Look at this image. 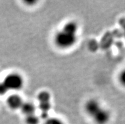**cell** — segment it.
Returning a JSON list of instances; mask_svg holds the SVG:
<instances>
[{
  "label": "cell",
  "instance_id": "6da1fadb",
  "mask_svg": "<svg viewBox=\"0 0 125 124\" xmlns=\"http://www.w3.org/2000/svg\"><path fill=\"white\" fill-rule=\"evenodd\" d=\"M78 31V25L76 22L74 21L67 22L55 36V44L61 49L71 48L77 42Z\"/></svg>",
  "mask_w": 125,
  "mask_h": 124
},
{
  "label": "cell",
  "instance_id": "7a4b0ae2",
  "mask_svg": "<svg viewBox=\"0 0 125 124\" xmlns=\"http://www.w3.org/2000/svg\"><path fill=\"white\" fill-rule=\"evenodd\" d=\"M3 82L7 89L11 91H18L21 89L24 86V79L18 73H11L6 76Z\"/></svg>",
  "mask_w": 125,
  "mask_h": 124
},
{
  "label": "cell",
  "instance_id": "3957f363",
  "mask_svg": "<svg viewBox=\"0 0 125 124\" xmlns=\"http://www.w3.org/2000/svg\"><path fill=\"white\" fill-rule=\"evenodd\" d=\"M92 118L97 124H107L111 118V113L107 110L102 107Z\"/></svg>",
  "mask_w": 125,
  "mask_h": 124
},
{
  "label": "cell",
  "instance_id": "277c9868",
  "mask_svg": "<svg viewBox=\"0 0 125 124\" xmlns=\"http://www.w3.org/2000/svg\"><path fill=\"white\" fill-rule=\"evenodd\" d=\"M100 103L94 99H91L86 103L84 105V109L88 115L92 117L102 108Z\"/></svg>",
  "mask_w": 125,
  "mask_h": 124
},
{
  "label": "cell",
  "instance_id": "5b68a950",
  "mask_svg": "<svg viewBox=\"0 0 125 124\" xmlns=\"http://www.w3.org/2000/svg\"><path fill=\"white\" fill-rule=\"evenodd\" d=\"M8 106L12 110L21 109L22 104L24 103L22 97L17 94H12L10 96L6 101Z\"/></svg>",
  "mask_w": 125,
  "mask_h": 124
},
{
  "label": "cell",
  "instance_id": "8992f818",
  "mask_svg": "<svg viewBox=\"0 0 125 124\" xmlns=\"http://www.w3.org/2000/svg\"><path fill=\"white\" fill-rule=\"evenodd\" d=\"M22 113L25 115V116L35 114L36 112V106L32 103L25 102L23 103L21 108Z\"/></svg>",
  "mask_w": 125,
  "mask_h": 124
},
{
  "label": "cell",
  "instance_id": "52a82bcc",
  "mask_svg": "<svg viewBox=\"0 0 125 124\" xmlns=\"http://www.w3.org/2000/svg\"><path fill=\"white\" fill-rule=\"evenodd\" d=\"M51 99V95L48 91H41L38 96V99L39 103L50 102Z\"/></svg>",
  "mask_w": 125,
  "mask_h": 124
},
{
  "label": "cell",
  "instance_id": "ba28073f",
  "mask_svg": "<svg viewBox=\"0 0 125 124\" xmlns=\"http://www.w3.org/2000/svg\"><path fill=\"white\" fill-rule=\"evenodd\" d=\"M25 122L26 124H39L40 122V118L35 114L25 116Z\"/></svg>",
  "mask_w": 125,
  "mask_h": 124
},
{
  "label": "cell",
  "instance_id": "9c48e42d",
  "mask_svg": "<svg viewBox=\"0 0 125 124\" xmlns=\"http://www.w3.org/2000/svg\"><path fill=\"white\" fill-rule=\"evenodd\" d=\"M38 107H39V108L41 110V112H47V113H48V112L51 109L52 105H51L50 102L39 103Z\"/></svg>",
  "mask_w": 125,
  "mask_h": 124
},
{
  "label": "cell",
  "instance_id": "30bf717a",
  "mask_svg": "<svg viewBox=\"0 0 125 124\" xmlns=\"http://www.w3.org/2000/svg\"><path fill=\"white\" fill-rule=\"evenodd\" d=\"M43 124H64L63 122L58 118H48Z\"/></svg>",
  "mask_w": 125,
  "mask_h": 124
},
{
  "label": "cell",
  "instance_id": "8fae6325",
  "mask_svg": "<svg viewBox=\"0 0 125 124\" xmlns=\"http://www.w3.org/2000/svg\"><path fill=\"white\" fill-rule=\"evenodd\" d=\"M118 80L122 86L125 87V68L121 71L118 76Z\"/></svg>",
  "mask_w": 125,
  "mask_h": 124
},
{
  "label": "cell",
  "instance_id": "7c38bea8",
  "mask_svg": "<svg viewBox=\"0 0 125 124\" xmlns=\"http://www.w3.org/2000/svg\"><path fill=\"white\" fill-rule=\"evenodd\" d=\"M8 89L3 82H0V95H4L8 93Z\"/></svg>",
  "mask_w": 125,
  "mask_h": 124
},
{
  "label": "cell",
  "instance_id": "4fadbf2b",
  "mask_svg": "<svg viewBox=\"0 0 125 124\" xmlns=\"http://www.w3.org/2000/svg\"><path fill=\"white\" fill-rule=\"evenodd\" d=\"M120 24L121 26L122 27V29L123 30L124 36L125 38V18H122L120 20Z\"/></svg>",
  "mask_w": 125,
  "mask_h": 124
}]
</instances>
